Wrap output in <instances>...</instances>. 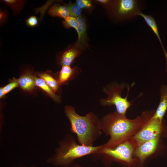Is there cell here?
I'll list each match as a JSON object with an SVG mask.
<instances>
[{
  "instance_id": "obj_2",
  "label": "cell",
  "mask_w": 167,
  "mask_h": 167,
  "mask_svg": "<svg viewBox=\"0 0 167 167\" xmlns=\"http://www.w3.org/2000/svg\"><path fill=\"white\" fill-rule=\"evenodd\" d=\"M65 113L70 122L71 131L76 134L79 143L82 145L92 146L101 133L100 121L91 113L84 116H80L71 106H66Z\"/></svg>"
},
{
  "instance_id": "obj_15",
  "label": "cell",
  "mask_w": 167,
  "mask_h": 167,
  "mask_svg": "<svg viewBox=\"0 0 167 167\" xmlns=\"http://www.w3.org/2000/svg\"><path fill=\"white\" fill-rule=\"evenodd\" d=\"M138 15L141 16L143 18L147 24L153 32L156 35V36L157 37L161 45L165 55L167 59V53L166 52L162 42L159 34L157 26L154 18L152 16L145 14L141 11H140Z\"/></svg>"
},
{
  "instance_id": "obj_23",
  "label": "cell",
  "mask_w": 167,
  "mask_h": 167,
  "mask_svg": "<svg viewBox=\"0 0 167 167\" xmlns=\"http://www.w3.org/2000/svg\"><path fill=\"white\" fill-rule=\"evenodd\" d=\"M76 4L81 9L90 8L92 7L91 1L89 0H77Z\"/></svg>"
},
{
  "instance_id": "obj_4",
  "label": "cell",
  "mask_w": 167,
  "mask_h": 167,
  "mask_svg": "<svg viewBox=\"0 0 167 167\" xmlns=\"http://www.w3.org/2000/svg\"><path fill=\"white\" fill-rule=\"evenodd\" d=\"M124 88L123 84H117L104 89V91L108 95V97L101 100V104L103 106L114 105L118 113L126 116V112L131 105V103L127 100L128 94L125 98L122 97V92Z\"/></svg>"
},
{
  "instance_id": "obj_22",
  "label": "cell",
  "mask_w": 167,
  "mask_h": 167,
  "mask_svg": "<svg viewBox=\"0 0 167 167\" xmlns=\"http://www.w3.org/2000/svg\"><path fill=\"white\" fill-rule=\"evenodd\" d=\"M26 24L28 27L34 28L38 25V20L36 16L32 15L29 17L25 20Z\"/></svg>"
},
{
  "instance_id": "obj_19",
  "label": "cell",
  "mask_w": 167,
  "mask_h": 167,
  "mask_svg": "<svg viewBox=\"0 0 167 167\" xmlns=\"http://www.w3.org/2000/svg\"><path fill=\"white\" fill-rule=\"evenodd\" d=\"M64 5L68 9L69 16L76 18L81 16V9L76 4L70 2L68 4Z\"/></svg>"
},
{
  "instance_id": "obj_13",
  "label": "cell",
  "mask_w": 167,
  "mask_h": 167,
  "mask_svg": "<svg viewBox=\"0 0 167 167\" xmlns=\"http://www.w3.org/2000/svg\"><path fill=\"white\" fill-rule=\"evenodd\" d=\"M78 68L75 66L71 67L70 66H63L61 69L58 72V79L60 85L66 83L76 74Z\"/></svg>"
},
{
  "instance_id": "obj_1",
  "label": "cell",
  "mask_w": 167,
  "mask_h": 167,
  "mask_svg": "<svg viewBox=\"0 0 167 167\" xmlns=\"http://www.w3.org/2000/svg\"><path fill=\"white\" fill-rule=\"evenodd\" d=\"M146 121L143 114L133 120L128 119L126 116L119 114L116 111L105 116L100 121L101 128L109 135L110 138L103 145V148H114L143 126Z\"/></svg>"
},
{
  "instance_id": "obj_6",
  "label": "cell",
  "mask_w": 167,
  "mask_h": 167,
  "mask_svg": "<svg viewBox=\"0 0 167 167\" xmlns=\"http://www.w3.org/2000/svg\"><path fill=\"white\" fill-rule=\"evenodd\" d=\"M132 144L128 142L122 143L113 148H103L98 152L110 156L116 159L130 163L133 161Z\"/></svg>"
},
{
  "instance_id": "obj_17",
  "label": "cell",
  "mask_w": 167,
  "mask_h": 167,
  "mask_svg": "<svg viewBox=\"0 0 167 167\" xmlns=\"http://www.w3.org/2000/svg\"><path fill=\"white\" fill-rule=\"evenodd\" d=\"M37 75L45 81L54 92L57 91L61 85L58 80L55 79L48 72L39 73H37Z\"/></svg>"
},
{
  "instance_id": "obj_16",
  "label": "cell",
  "mask_w": 167,
  "mask_h": 167,
  "mask_svg": "<svg viewBox=\"0 0 167 167\" xmlns=\"http://www.w3.org/2000/svg\"><path fill=\"white\" fill-rule=\"evenodd\" d=\"M34 79L36 86L45 92L54 101L57 102L60 101V96L55 94L52 88L43 79L37 77L35 75L34 76Z\"/></svg>"
},
{
  "instance_id": "obj_7",
  "label": "cell",
  "mask_w": 167,
  "mask_h": 167,
  "mask_svg": "<svg viewBox=\"0 0 167 167\" xmlns=\"http://www.w3.org/2000/svg\"><path fill=\"white\" fill-rule=\"evenodd\" d=\"M117 16L123 19H126L138 15L140 11V4L135 0H120L116 3Z\"/></svg>"
},
{
  "instance_id": "obj_8",
  "label": "cell",
  "mask_w": 167,
  "mask_h": 167,
  "mask_svg": "<svg viewBox=\"0 0 167 167\" xmlns=\"http://www.w3.org/2000/svg\"><path fill=\"white\" fill-rule=\"evenodd\" d=\"M159 140V137L144 142L139 145L135 150V155L143 162L148 156L152 154L156 150Z\"/></svg>"
},
{
  "instance_id": "obj_26",
  "label": "cell",
  "mask_w": 167,
  "mask_h": 167,
  "mask_svg": "<svg viewBox=\"0 0 167 167\" xmlns=\"http://www.w3.org/2000/svg\"><path fill=\"white\" fill-rule=\"evenodd\" d=\"M4 95H5L4 93L3 88L1 87L0 88V99L2 98L3 97Z\"/></svg>"
},
{
  "instance_id": "obj_12",
  "label": "cell",
  "mask_w": 167,
  "mask_h": 167,
  "mask_svg": "<svg viewBox=\"0 0 167 167\" xmlns=\"http://www.w3.org/2000/svg\"><path fill=\"white\" fill-rule=\"evenodd\" d=\"M18 80L19 86L24 91L31 92L36 86L34 76L30 70L26 71Z\"/></svg>"
},
{
  "instance_id": "obj_5",
  "label": "cell",
  "mask_w": 167,
  "mask_h": 167,
  "mask_svg": "<svg viewBox=\"0 0 167 167\" xmlns=\"http://www.w3.org/2000/svg\"><path fill=\"white\" fill-rule=\"evenodd\" d=\"M146 113V121L143 128L134 137L138 146L145 142L159 137L162 127V123L152 115Z\"/></svg>"
},
{
  "instance_id": "obj_20",
  "label": "cell",
  "mask_w": 167,
  "mask_h": 167,
  "mask_svg": "<svg viewBox=\"0 0 167 167\" xmlns=\"http://www.w3.org/2000/svg\"><path fill=\"white\" fill-rule=\"evenodd\" d=\"M62 23L65 28L67 29L73 28L76 30L79 26L77 18L69 16L65 19Z\"/></svg>"
},
{
  "instance_id": "obj_18",
  "label": "cell",
  "mask_w": 167,
  "mask_h": 167,
  "mask_svg": "<svg viewBox=\"0 0 167 167\" xmlns=\"http://www.w3.org/2000/svg\"><path fill=\"white\" fill-rule=\"evenodd\" d=\"M5 5L10 7L14 15H17L23 9L27 2L22 0H3L1 1Z\"/></svg>"
},
{
  "instance_id": "obj_21",
  "label": "cell",
  "mask_w": 167,
  "mask_h": 167,
  "mask_svg": "<svg viewBox=\"0 0 167 167\" xmlns=\"http://www.w3.org/2000/svg\"><path fill=\"white\" fill-rule=\"evenodd\" d=\"M19 86L18 79L13 78L10 83L3 88L4 95Z\"/></svg>"
},
{
  "instance_id": "obj_3",
  "label": "cell",
  "mask_w": 167,
  "mask_h": 167,
  "mask_svg": "<svg viewBox=\"0 0 167 167\" xmlns=\"http://www.w3.org/2000/svg\"><path fill=\"white\" fill-rule=\"evenodd\" d=\"M60 147L56 153L48 158L47 161L55 166L67 167L76 158L98 152L103 145L94 147L77 144L73 139L68 137L60 143Z\"/></svg>"
},
{
  "instance_id": "obj_27",
  "label": "cell",
  "mask_w": 167,
  "mask_h": 167,
  "mask_svg": "<svg viewBox=\"0 0 167 167\" xmlns=\"http://www.w3.org/2000/svg\"><path fill=\"white\" fill-rule=\"evenodd\" d=\"M22 167L20 166V167ZM36 167V166H35V165H32V166H30V167Z\"/></svg>"
},
{
  "instance_id": "obj_25",
  "label": "cell",
  "mask_w": 167,
  "mask_h": 167,
  "mask_svg": "<svg viewBox=\"0 0 167 167\" xmlns=\"http://www.w3.org/2000/svg\"><path fill=\"white\" fill-rule=\"evenodd\" d=\"M96 2L106 6H109L112 4V2L108 0H97Z\"/></svg>"
},
{
  "instance_id": "obj_14",
  "label": "cell",
  "mask_w": 167,
  "mask_h": 167,
  "mask_svg": "<svg viewBox=\"0 0 167 167\" xmlns=\"http://www.w3.org/2000/svg\"><path fill=\"white\" fill-rule=\"evenodd\" d=\"M48 14L53 17H59L64 19L69 16V11L67 7L58 4H54L49 8Z\"/></svg>"
},
{
  "instance_id": "obj_9",
  "label": "cell",
  "mask_w": 167,
  "mask_h": 167,
  "mask_svg": "<svg viewBox=\"0 0 167 167\" xmlns=\"http://www.w3.org/2000/svg\"><path fill=\"white\" fill-rule=\"evenodd\" d=\"M77 18L79 23V26L76 29L78 38L75 45L82 50L86 49L88 46L86 26L85 19L82 16Z\"/></svg>"
},
{
  "instance_id": "obj_10",
  "label": "cell",
  "mask_w": 167,
  "mask_h": 167,
  "mask_svg": "<svg viewBox=\"0 0 167 167\" xmlns=\"http://www.w3.org/2000/svg\"><path fill=\"white\" fill-rule=\"evenodd\" d=\"M167 109V86H163L160 91V101L153 117L162 122L163 117Z\"/></svg>"
},
{
  "instance_id": "obj_11",
  "label": "cell",
  "mask_w": 167,
  "mask_h": 167,
  "mask_svg": "<svg viewBox=\"0 0 167 167\" xmlns=\"http://www.w3.org/2000/svg\"><path fill=\"white\" fill-rule=\"evenodd\" d=\"M81 50L74 45L62 54L60 58L61 64L62 66H70L75 59L80 54Z\"/></svg>"
},
{
  "instance_id": "obj_24",
  "label": "cell",
  "mask_w": 167,
  "mask_h": 167,
  "mask_svg": "<svg viewBox=\"0 0 167 167\" xmlns=\"http://www.w3.org/2000/svg\"><path fill=\"white\" fill-rule=\"evenodd\" d=\"M8 12L6 10L2 9L0 11V24L2 26L6 24L8 19Z\"/></svg>"
}]
</instances>
